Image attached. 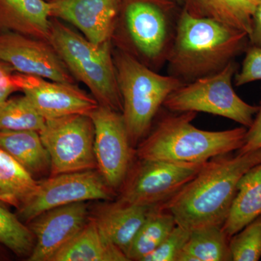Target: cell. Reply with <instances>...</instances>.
<instances>
[{
	"mask_svg": "<svg viewBox=\"0 0 261 261\" xmlns=\"http://www.w3.org/2000/svg\"><path fill=\"white\" fill-rule=\"evenodd\" d=\"M260 163L261 149L213 158L161 207L173 215L176 224L190 231L212 225L222 226L236 195L239 181Z\"/></svg>",
	"mask_w": 261,
	"mask_h": 261,
	"instance_id": "1",
	"label": "cell"
},
{
	"mask_svg": "<svg viewBox=\"0 0 261 261\" xmlns=\"http://www.w3.org/2000/svg\"><path fill=\"white\" fill-rule=\"evenodd\" d=\"M238 70L234 61L214 74L184 84L166 98L163 106L173 113H206L224 117L249 128L260 106L239 97L233 88Z\"/></svg>",
	"mask_w": 261,
	"mask_h": 261,
	"instance_id": "6",
	"label": "cell"
},
{
	"mask_svg": "<svg viewBox=\"0 0 261 261\" xmlns=\"http://www.w3.org/2000/svg\"><path fill=\"white\" fill-rule=\"evenodd\" d=\"M205 163L140 160L122 185L119 200L147 207L162 205L195 177Z\"/></svg>",
	"mask_w": 261,
	"mask_h": 261,
	"instance_id": "10",
	"label": "cell"
},
{
	"mask_svg": "<svg viewBox=\"0 0 261 261\" xmlns=\"http://www.w3.org/2000/svg\"><path fill=\"white\" fill-rule=\"evenodd\" d=\"M128 257L98 228L93 218L51 261H127Z\"/></svg>",
	"mask_w": 261,
	"mask_h": 261,
	"instance_id": "18",
	"label": "cell"
},
{
	"mask_svg": "<svg viewBox=\"0 0 261 261\" xmlns=\"http://www.w3.org/2000/svg\"><path fill=\"white\" fill-rule=\"evenodd\" d=\"M261 216V163L250 168L238 182L237 193L223 231L231 238Z\"/></svg>",
	"mask_w": 261,
	"mask_h": 261,
	"instance_id": "19",
	"label": "cell"
},
{
	"mask_svg": "<svg viewBox=\"0 0 261 261\" xmlns=\"http://www.w3.org/2000/svg\"><path fill=\"white\" fill-rule=\"evenodd\" d=\"M50 3L44 0H0V27L47 41L50 31Z\"/></svg>",
	"mask_w": 261,
	"mask_h": 261,
	"instance_id": "17",
	"label": "cell"
},
{
	"mask_svg": "<svg viewBox=\"0 0 261 261\" xmlns=\"http://www.w3.org/2000/svg\"><path fill=\"white\" fill-rule=\"evenodd\" d=\"M0 61L23 74L63 83L75 82L74 77L47 41L11 31L0 32Z\"/></svg>",
	"mask_w": 261,
	"mask_h": 261,
	"instance_id": "12",
	"label": "cell"
},
{
	"mask_svg": "<svg viewBox=\"0 0 261 261\" xmlns=\"http://www.w3.org/2000/svg\"><path fill=\"white\" fill-rule=\"evenodd\" d=\"M39 133L50 158L51 175L97 169L94 124L88 115L46 120Z\"/></svg>",
	"mask_w": 261,
	"mask_h": 261,
	"instance_id": "8",
	"label": "cell"
},
{
	"mask_svg": "<svg viewBox=\"0 0 261 261\" xmlns=\"http://www.w3.org/2000/svg\"><path fill=\"white\" fill-rule=\"evenodd\" d=\"M154 207L118 200L99 207L93 219L101 232L127 257L137 231Z\"/></svg>",
	"mask_w": 261,
	"mask_h": 261,
	"instance_id": "16",
	"label": "cell"
},
{
	"mask_svg": "<svg viewBox=\"0 0 261 261\" xmlns=\"http://www.w3.org/2000/svg\"><path fill=\"white\" fill-rule=\"evenodd\" d=\"M114 195L98 170L51 175L37 181L32 195L18 208V217L30 222L55 207L88 200H112Z\"/></svg>",
	"mask_w": 261,
	"mask_h": 261,
	"instance_id": "9",
	"label": "cell"
},
{
	"mask_svg": "<svg viewBox=\"0 0 261 261\" xmlns=\"http://www.w3.org/2000/svg\"><path fill=\"white\" fill-rule=\"evenodd\" d=\"M173 0H128L123 10V25L130 45L142 63L159 68L166 62L176 21Z\"/></svg>",
	"mask_w": 261,
	"mask_h": 261,
	"instance_id": "7",
	"label": "cell"
},
{
	"mask_svg": "<svg viewBox=\"0 0 261 261\" xmlns=\"http://www.w3.org/2000/svg\"><path fill=\"white\" fill-rule=\"evenodd\" d=\"M15 70L8 63L0 61V105L19 91L15 80Z\"/></svg>",
	"mask_w": 261,
	"mask_h": 261,
	"instance_id": "30",
	"label": "cell"
},
{
	"mask_svg": "<svg viewBox=\"0 0 261 261\" xmlns=\"http://www.w3.org/2000/svg\"><path fill=\"white\" fill-rule=\"evenodd\" d=\"M234 77L237 87L261 80V47L251 45L247 48L241 69Z\"/></svg>",
	"mask_w": 261,
	"mask_h": 261,
	"instance_id": "29",
	"label": "cell"
},
{
	"mask_svg": "<svg viewBox=\"0 0 261 261\" xmlns=\"http://www.w3.org/2000/svg\"><path fill=\"white\" fill-rule=\"evenodd\" d=\"M191 231L176 224L161 245L142 261L177 260L178 255L191 235Z\"/></svg>",
	"mask_w": 261,
	"mask_h": 261,
	"instance_id": "28",
	"label": "cell"
},
{
	"mask_svg": "<svg viewBox=\"0 0 261 261\" xmlns=\"http://www.w3.org/2000/svg\"><path fill=\"white\" fill-rule=\"evenodd\" d=\"M249 42L252 46L261 47V1L255 7L252 17V29Z\"/></svg>",
	"mask_w": 261,
	"mask_h": 261,
	"instance_id": "32",
	"label": "cell"
},
{
	"mask_svg": "<svg viewBox=\"0 0 261 261\" xmlns=\"http://www.w3.org/2000/svg\"><path fill=\"white\" fill-rule=\"evenodd\" d=\"M250 2H252L254 5H257L261 1V0H250Z\"/></svg>",
	"mask_w": 261,
	"mask_h": 261,
	"instance_id": "33",
	"label": "cell"
},
{
	"mask_svg": "<svg viewBox=\"0 0 261 261\" xmlns=\"http://www.w3.org/2000/svg\"><path fill=\"white\" fill-rule=\"evenodd\" d=\"M3 204L0 202V243L20 256L30 255L35 243L34 234Z\"/></svg>",
	"mask_w": 261,
	"mask_h": 261,
	"instance_id": "26",
	"label": "cell"
},
{
	"mask_svg": "<svg viewBox=\"0 0 261 261\" xmlns=\"http://www.w3.org/2000/svg\"><path fill=\"white\" fill-rule=\"evenodd\" d=\"M233 261H257L261 257V216L229 240Z\"/></svg>",
	"mask_w": 261,
	"mask_h": 261,
	"instance_id": "27",
	"label": "cell"
},
{
	"mask_svg": "<svg viewBox=\"0 0 261 261\" xmlns=\"http://www.w3.org/2000/svg\"><path fill=\"white\" fill-rule=\"evenodd\" d=\"M45 121L25 95L8 98L0 105V132H39Z\"/></svg>",
	"mask_w": 261,
	"mask_h": 261,
	"instance_id": "25",
	"label": "cell"
},
{
	"mask_svg": "<svg viewBox=\"0 0 261 261\" xmlns=\"http://www.w3.org/2000/svg\"><path fill=\"white\" fill-rule=\"evenodd\" d=\"M248 34L183 9L166 62L169 75L187 84L217 73L246 50Z\"/></svg>",
	"mask_w": 261,
	"mask_h": 261,
	"instance_id": "2",
	"label": "cell"
},
{
	"mask_svg": "<svg viewBox=\"0 0 261 261\" xmlns=\"http://www.w3.org/2000/svg\"><path fill=\"white\" fill-rule=\"evenodd\" d=\"M176 3H181V0H173Z\"/></svg>",
	"mask_w": 261,
	"mask_h": 261,
	"instance_id": "34",
	"label": "cell"
},
{
	"mask_svg": "<svg viewBox=\"0 0 261 261\" xmlns=\"http://www.w3.org/2000/svg\"><path fill=\"white\" fill-rule=\"evenodd\" d=\"M0 147L33 176L50 169V158L36 130L0 132Z\"/></svg>",
	"mask_w": 261,
	"mask_h": 261,
	"instance_id": "21",
	"label": "cell"
},
{
	"mask_svg": "<svg viewBox=\"0 0 261 261\" xmlns=\"http://www.w3.org/2000/svg\"><path fill=\"white\" fill-rule=\"evenodd\" d=\"M259 149H261V102L256 117L251 126L247 128L245 142L238 153H246Z\"/></svg>",
	"mask_w": 261,
	"mask_h": 261,
	"instance_id": "31",
	"label": "cell"
},
{
	"mask_svg": "<svg viewBox=\"0 0 261 261\" xmlns=\"http://www.w3.org/2000/svg\"><path fill=\"white\" fill-rule=\"evenodd\" d=\"M197 113H176L163 117L136 151L139 160L202 163L241 148L247 128L211 132L192 124Z\"/></svg>",
	"mask_w": 261,
	"mask_h": 261,
	"instance_id": "3",
	"label": "cell"
},
{
	"mask_svg": "<svg viewBox=\"0 0 261 261\" xmlns=\"http://www.w3.org/2000/svg\"><path fill=\"white\" fill-rule=\"evenodd\" d=\"M51 17L71 23L94 44L109 42L116 28L120 0H53Z\"/></svg>",
	"mask_w": 261,
	"mask_h": 261,
	"instance_id": "15",
	"label": "cell"
},
{
	"mask_svg": "<svg viewBox=\"0 0 261 261\" xmlns=\"http://www.w3.org/2000/svg\"><path fill=\"white\" fill-rule=\"evenodd\" d=\"M176 224L171 213L161 205L154 206L130 245L127 252L128 260H143L161 245Z\"/></svg>",
	"mask_w": 261,
	"mask_h": 261,
	"instance_id": "23",
	"label": "cell"
},
{
	"mask_svg": "<svg viewBox=\"0 0 261 261\" xmlns=\"http://www.w3.org/2000/svg\"><path fill=\"white\" fill-rule=\"evenodd\" d=\"M122 99V116L130 143L149 133L152 121L169 94L184 84L173 75L160 74L126 51L114 59Z\"/></svg>",
	"mask_w": 261,
	"mask_h": 261,
	"instance_id": "4",
	"label": "cell"
},
{
	"mask_svg": "<svg viewBox=\"0 0 261 261\" xmlns=\"http://www.w3.org/2000/svg\"><path fill=\"white\" fill-rule=\"evenodd\" d=\"M94 128V149L98 171L113 190L121 188L132 165V143L121 112L98 105L88 113Z\"/></svg>",
	"mask_w": 261,
	"mask_h": 261,
	"instance_id": "11",
	"label": "cell"
},
{
	"mask_svg": "<svg viewBox=\"0 0 261 261\" xmlns=\"http://www.w3.org/2000/svg\"><path fill=\"white\" fill-rule=\"evenodd\" d=\"M88 215L86 202H80L50 209L31 221L35 243L29 260L51 261L83 228Z\"/></svg>",
	"mask_w": 261,
	"mask_h": 261,
	"instance_id": "14",
	"label": "cell"
},
{
	"mask_svg": "<svg viewBox=\"0 0 261 261\" xmlns=\"http://www.w3.org/2000/svg\"><path fill=\"white\" fill-rule=\"evenodd\" d=\"M37 185L34 176L0 147V202L18 209Z\"/></svg>",
	"mask_w": 261,
	"mask_h": 261,
	"instance_id": "24",
	"label": "cell"
},
{
	"mask_svg": "<svg viewBox=\"0 0 261 261\" xmlns=\"http://www.w3.org/2000/svg\"><path fill=\"white\" fill-rule=\"evenodd\" d=\"M184 9L200 18L224 23L246 32L250 37L256 5L250 0H181Z\"/></svg>",
	"mask_w": 261,
	"mask_h": 261,
	"instance_id": "20",
	"label": "cell"
},
{
	"mask_svg": "<svg viewBox=\"0 0 261 261\" xmlns=\"http://www.w3.org/2000/svg\"><path fill=\"white\" fill-rule=\"evenodd\" d=\"M229 240L219 226L192 230L176 261H230Z\"/></svg>",
	"mask_w": 261,
	"mask_h": 261,
	"instance_id": "22",
	"label": "cell"
},
{
	"mask_svg": "<svg viewBox=\"0 0 261 261\" xmlns=\"http://www.w3.org/2000/svg\"><path fill=\"white\" fill-rule=\"evenodd\" d=\"M19 91L45 120L88 114L99 103L74 84H66L15 72Z\"/></svg>",
	"mask_w": 261,
	"mask_h": 261,
	"instance_id": "13",
	"label": "cell"
},
{
	"mask_svg": "<svg viewBox=\"0 0 261 261\" xmlns=\"http://www.w3.org/2000/svg\"><path fill=\"white\" fill-rule=\"evenodd\" d=\"M47 42L70 73L85 84L100 106L122 112L111 42L94 44L58 21H51Z\"/></svg>",
	"mask_w": 261,
	"mask_h": 261,
	"instance_id": "5",
	"label": "cell"
}]
</instances>
